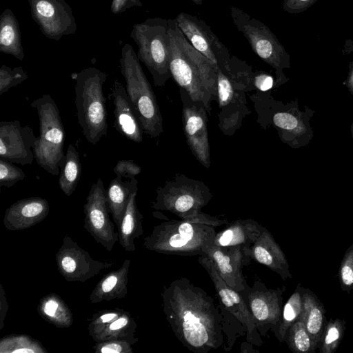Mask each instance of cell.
Instances as JSON below:
<instances>
[{
	"label": "cell",
	"mask_w": 353,
	"mask_h": 353,
	"mask_svg": "<svg viewBox=\"0 0 353 353\" xmlns=\"http://www.w3.org/2000/svg\"><path fill=\"white\" fill-rule=\"evenodd\" d=\"M161 298L169 326L190 351L208 353L223 344L220 310L203 288L182 277L164 287Z\"/></svg>",
	"instance_id": "1"
},
{
	"label": "cell",
	"mask_w": 353,
	"mask_h": 353,
	"mask_svg": "<svg viewBox=\"0 0 353 353\" xmlns=\"http://www.w3.org/2000/svg\"><path fill=\"white\" fill-rule=\"evenodd\" d=\"M170 36V71L179 86L190 99L210 111V102L217 97L218 68L188 41L174 19H168Z\"/></svg>",
	"instance_id": "2"
},
{
	"label": "cell",
	"mask_w": 353,
	"mask_h": 353,
	"mask_svg": "<svg viewBox=\"0 0 353 353\" xmlns=\"http://www.w3.org/2000/svg\"><path fill=\"white\" fill-rule=\"evenodd\" d=\"M228 223L226 219L207 214L195 219L164 221L143 239V246L160 254L203 255L205 249L213 243L216 227Z\"/></svg>",
	"instance_id": "3"
},
{
	"label": "cell",
	"mask_w": 353,
	"mask_h": 353,
	"mask_svg": "<svg viewBox=\"0 0 353 353\" xmlns=\"http://www.w3.org/2000/svg\"><path fill=\"white\" fill-rule=\"evenodd\" d=\"M72 77L76 81L78 123L86 140L95 145L108 131L106 99L103 91L107 74L94 67H88Z\"/></svg>",
	"instance_id": "4"
},
{
	"label": "cell",
	"mask_w": 353,
	"mask_h": 353,
	"mask_svg": "<svg viewBox=\"0 0 353 353\" xmlns=\"http://www.w3.org/2000/svg\"><path fill=\"white\" fill-rule=\"evenodd\" d=\"M119 63L128 96L143 132L152 138L159 137L163 131L159 107L137 54L128 43L121 48Z\"/></svg>",
	"instance_id": "5"
},
{
	"label": "cell",
	"mask_w": 353,
	"mask_h": 353,
	"mask_svg": "<svg viewBox=\"0 0 353 353\" xmlns=\"http://www.w3.org/2000/svg\"><path fill=\"white\" fill-rule=\"evenodd\" d=\"M30 105L37 110L39 121V135L33 148L35 160L44 170L57 176L66 158L63 152L65 134L59 110L48 94L32 101Z\"/></svg>",
	"instance_id": "6"
},
{
	"label": "cell",
	"mask_w": 353,
	"mask_h": 353,
	"mask_svg": "<svg viewBox=\"0 0 353 353\" xmlns=\"http://www.w3.org/2000/svg\"><path fill=\"white\" fill-rule=\"evenodd\" d=\"M130 38L138 47L137 57L152 76L155 85L162 86L172 76L170 71V36L168 19L148 18L132 26Z\"/></svg>",
	"instance_id": "7"
},
{
	"label": "cell",
	"mask_w": 353,
	"mask_h": 353,
	"mask_svg": "<svg viewBox=\"0 0 353 353\" xmlns=\"http://www.w3.org/2000/svg\"><path fill=\"white\" fill-rule=\"evenodd\" d=\"M212 198V194L203 182L176 174L157 189V196L152 203L156 210L170 212L180 219L190 220L203 216L201 208Z\"/></svg>",
	"instance_id": "8"
},
{
	"label": "cell",
	"mask_w": 353,
	"mask_h": 353,
	"mask_svg": "<svg viewBox=\"0 0 353 353\" xmlns=\"http://www.w3.org/2000/svg\"><path fill=\"white\" fill-rule=\"evenodd\" d=\"M230 10L234 24L253 52L275 70L277 82L284 81L283 70L290 68V57L275 34L265 23L243 10L232 6Z\"/></svg>",
	"instance_id": "9"
},
{
	"label": "cell",
	"mask_w": 353,
	"mask_h": 353,
	"mask_svg": "<svg viewBox=\"0 0 353 353\" xmlns=\"http://www.w3.org/2000/svg\"><path fill=\"white\" fill-rule=\"evenodd\" d=\"M285 287L271 289L260 281L246 285L239 293L245 300L261 336L271 330L276 336L282 316L283 293Z\"/></svg>",
	"instance_id": "10"
},
{
	"label": "cell",
	"mask_w": 353,
	"mask_h": 353,
	"mask_svg": "<svg viewBox=\"0 0 353 353\" xmlns=\"http://www.w3.org/2000/svg\"><path fill=\"white\" fill-rule=\"evenodd\" d=\"M84 228L108 251H112L119 240V232L109 216L106 190L101 178L94 183L83 205Z\"/></svg>",
	"instance_id": "11"
},
{
	"label": "cell",
	"mask_w": 353,
	"mask_h": 353,
	"mask_svg": "<svg viewBox=\"0 0 353 353\" xmlns=\"http://www.w3.org/2000/svg\"><path fill=\"white\" fill-rule=\"evenodd\" d=\"M190 44L218 68L225 70L230 60L229 50L202 19L183 12L175 18Z\"/></svg>",
	"instance_id": "12"
},
{
	"label": "cell",
	"mask_w": 353,
	"mask_h": 353,
	"mask_svg": "<svg viewBox=\"0 0 353 353\" xmlns=\"http://www.w3.org/2000/svg\"><path fill=\"white\" fill-rule=\"evenodd\" d=\"M32 19L48 39L59 41L77 31L70 6L65 0H28Z\"/></svg>",
	"instance_id": "13"
},
{
	"label": "cell",
	"mask_w": 353,
	"mask_h": 353,
	"mask_svg": "<svg viewBox=\"0 0 353 353\" xmlns=\"http://www.w3.org/2000/svg\"><path fill=\"white\" fill-rule=\"evenodd\" d=\"M59 272L69 282H85L112 266L113 263L95 260L71 237L65 235L56 255Z\"/></svg>",
	"instance_id": "14"
},
{
	"label": "cell",
	"mask_w": 353,
	"mask_h": 353,
	"mask_svg": "<svg viewBox=\"0 0 353 353\" xmlns=\"http://www.w3.org/2000/svg\"><path fill=\"white\" fill-rule=\"evenodd\" d=\"M198 262L206 270L214 283L219 301L244 326L246 330V341L252 345L260 347L263 344L261 336L241 294L226 284L208 256H199Z\"/></svg>",
	"instance_id": "15"
},
{
	"label": "cell",
	"mask_w": 353,
	"mask_h": 353,
	"mask_svg": "<svg viewBox=\"0 0 353 353\" xmlns=\"http://www.w3.org/2000/svg\"><path fill=\"white\" fill-rule=\"evenodd\" d=\"M183 92V132L188 145L197 161L205 168L210 166V145L208 130L207 110L201 102L192 101L188 93Z\"/></svg>",
	"instance_id": "16"
},
{
	"label": "cell",
	"mask_w": 353,
	"mask_h": 353,
	"mask_svg": "<svg viewBox=\"0 0 353 353\" xmlns=\"http://www.w3.org/2000/svg\"><path fill=\"white\" fill-rule=\"evenodd\" d=\"M37 137L28 125L17 121L0 122V159L22 165H32Z\"/></svg>",
	"instance_id": "17"
},
{
	"label": "cell",
	"mask_w": 353,
	"mask_h": 353,
	"mask_svg": "<svg viewBox=\"0 0 353 353\" xmlns=\"http://www.w3.org/2000/svg\"><path fill=\"white\" fill-rule=\"evenodd\" d=\"M203 255L210 259L228 285L239 292L244 290L248 283L242 274V268L249 265L252 259L250 248L211 244L205 249Z\"/></svg>",
	"instance_id": "18"
},
{
	"label": "cell",
	"mask_w": 353,
	"mask_h": 353,
	"mask_svg": "<svg viewBox=\"0 0 353 353\" xmlns=\"http://www.w3.org/2000/svg\"><path fill=\"white\" fill-rule=\"evenodd\" d=\"M314 112L306 108L300 111L299 107L279 110L273 116V125L281 141L292 148L307 145L314 137L310 119Z\"/></svg>",
	"instance_id": "19"
},
{
	"label": "cell",
	"mask_w": 353,
	"mask_h": 353,
	"mask_svg": "<svg viewBox=\"0 0 353 353\" xmlns=\"http://www.w3.org/2000/svg\"><path fill=\"white\" fill-rule=\"evenodd\" d=\"M108 94L114 104V127L130 141L140 143L143 141V130L128 96L125 88L114 79Z\"/></svg>",
	"instance_id": "20"
},
{
	"label": "cell",
	"mask_w": 353,
	"mask_h": 353,
	"mask_svg": "<svg viewBox=\"0 0 353 353\" xmlns=\"http://www.w3.org/2000/svg\"><path fill=\"white\" fill-rule=\"evenodd\" d=\"M50 212L46 199L34 196L17 201L6 210L3 223L10 231L30 228L43 221Z\"/></svg>",
	"instance_id": "21"
},
{
	"label": "cell",
	"mask_w": 353,
	"mask_h": 353,
	"mask_svg": "<svg viewBox=\"0 0 353 353\" xmlns=\"http://www.w3.org/2000/svg\"><path fill=\"white\" fill-rule=\"evenodd\" d=\"M250 252L252 259L276 272L283 280L292 278L284 252L265 228L250 248Z\"/></svg>",
	"instance_id": "22"
},
{
	"label": "cell",
	"mask_w": 353,
	"mask_h": 353,
	"mask_svg": "<svg viewBox=\"0 0 353 353\" xmlns=\"http://www.w3.org/2000/svg\"><path fill=\"white\" fill-rule=\"evenodd\" d=\"M264 227L253 219H239L230 222L223 230L216 232L213 245L250 248Z\"/></svg>",
	"instance_id": "23"
},
{
	"label": "cell",
	"mask_w": 353,
	"mask_h": 353,
	"mask_svg": "<svg viewBox=\"0 0 353 353\" xmlns=\"http://www.w3.org/2000/svg\"><path fill=\"white\" fill-rule=\"evenodd\" d=\"M130 265V259H125L118 270L105 274L90 295L91 303L124 298L128 293Z\"/></svg>",
	"instance_id": "24"
},
{
	"label": "cell",
	"mask_w": 353,
	"mask_h": 353,
	"mask_svg": "<svg viewBox=\"0 0 353 353\" xmlns=\"http://www.w3.org/2000/svg\"><path fill=\"white\" fill-rule=\"evenodd\" d=\"M137 191L138 186L131 192L120 227L118 228L119 243L127 252L135 250L134 239L143 234V217L136 203Z\"/></svg>",
	"instance_id": "25"
},
{
	"label": "cell",
	"mask_w": 353,
	"mask_h": 353,
	"mask_svg": "<svg viewBox=\"0 0 353 353\" xmlns=\"http://www.w3.org/2000/svg\"><path fill=\"white\" fill-rule=\"evenodd\" d=\"M301 320L318 347L325 325V311L321 302L310 291L303 289Z\"/></svg>",
	"instance_id": "26"
},
{
	"label": "cell",
	"mask_w": 353,
	"mask_h": 353,
	"mask_svg": "<svg viewBox=\"0 0 353 353\" xmlns=\"http://www.w3.org/2000/svg\"><path fill=\"white\" fill-rule=\"evenodd\" d=\"M0 51L20 61L24 58L19 21L9 8L0 15Z\"/></svg>",
	"instance_id": "27"
},
{
	"label": "cell",
	"mask_w": 353,
	"mask_h": 353,
	"mask_svg": "<svg viewBox=\"0 0 353 353\" xmlns=\"http://www.w3.org/2000/svg\"><path fill=\"white\" fill-rule=\"evenodd\" d=\"M39 316L58 328H66L72 325L71 310L61 296L54 293L43 296L37 305Z\"/></svg>",
	"instance_id": "28"
},
{
	"label": "cell",
	"mask_w": 353,
	"mask_h": 353,
	"mask_svg": "<svg viewBox=\"0 0 353 353\" xmlns=\"http://www.w3.org/2000/svg\"><path fill=\"white\" fill-rule=\"evenodd\" d=\"M137 185L135 178L123 181L117 176L108 185L106 190L108 205L117 228L120 227L130 194Z\"/></svg>",
	"instance_id": "29"
},
{
	"label": "cell",
	"mask_w": 353,
	"mask_h": 353,
	"mask_svg": "<svg viewBox=\"0 0 353 353\" xmlns=\"http://www.w3.org/2000/svg\"><path fill=\"white\" fill-rule=\"evenodd\" d=\"M137 323L130 314L124 310L117 319L110 323L94 339L95 342L108 340H125L134 345L139 339L135 337Z\"/></svg>",
	"instance_id": "30"
},
{
	"label": "cell",
	"mask_w": 353,
	"mask_h": 353,
	"mask_svg": "<svg viewBox=\"0 0 353 353\" xmlns=\"http://www.w3.org/2000/svg\"><path fill=\"white\" fill-rule=\"evenodd\" d=\"M65 157V164L59 179V185L63 192L70 196L79 183L81 165L79 152L72 144L68 145Z\"/></svg>",
	"instance_id": "31"
},
{
	"label": "cell",
	"mask_w": 353,
	"mask_h": 353,
	"mask_svg": "<svg viewBox=\"0 0 353 353\" xmlns=\"http://www.w3.org/2000/svg\"><path fill=\"white\" fill-rule=\"evenodd\" d=\"M0 353H48L41 342L29 335L12 334L0 340Z\"/></svg>",
	"instance_id": "32"
},
{
	"label": "cell",
	"mask_w": 353,
	"mask_h": 353,
	"mask_svg": "<svg viewBox=\"0 0 353 353\" xmlns=\"http://www.w3.org/2000/svg\"><path fill=\"white\" fill-rule=\"evenodd\" d=\"M303 288L299 284L283 307L281 324L276 336L279 342H283L289 327L299 319L302 312Z\"/></svg>",
	"instance_id": "33"
},
{
	"label": "cell",
	"mask_w": 353,
	"mask_h": 353,
	"mask_svg": "<svg viewBox=\"0 0 353 353\" xmlns=\"http://www.w3.org/2000/svg\"><path fill=\"white\" fill-rule=\"evenodd\" d=\"M284 341L296 353L312 352L316 348L303 322L298 319L288 330Z\"/></svg>",
	"instance_id": "34"
},
{
	"label": "cell",
	"mask_w": 353,
	"mask_h": 353,
	"mask_svg": "<svg viewBox=\"0 0 353 353\" xmlns=\"http://www.w3.org/2000/svg\"><path fill=\"white\" fill-rule=\"evenodd\" d=\"M345 328L343 319H330L325 325L319 345L321 353H333L343 339Z\"/></svg>",
	"instance_id": "35"
},
{
	"label": "cell",
	"mask_w": 353,
	"mask_h": 353,
	"mask_svg": "<svg viewBox=\"0 0 353 353\" xmlns=\"http://www.w3.org/2000/svg\"><path fill=\"white\" fill-rule=\"evenodd\" d=\"M124 310L114 308L103 310L93 314L88 326V334L94 340L112 321L120 316Z\"/></svg>",
	"instance_id": "36"
},
{
	"label": "cell",
	"mask_w": 353,
	"mask_h": 353,
	"mask_svg": "<svg viewBox=\"0 0 353 353\" xmlns=\"http://www.w3.org/2000/svg\"><path fill=\"white\" fill-rule=\"evenodd\" d=\"M27 79L28 74L22 67L10 68L2 65L0 68V95Z\"/></svg>",
	"instance_id": "37"
},
{
	"label": "cell",
	"mask_w": 353,
	"mask_h": 353,
	"mask_svg": "<svg viewBox=\"0 0 353 353\" xmlns=\"http://www.w3.org/2000/svg\"><path fill=\"white\" fill-rule=\"evenodd\" d=\"M338 276L342 290L350 292L353 289V244L347 248L342 259Z\"/></svg>",
	"instance_id": "38"
},
{
	"label": "cell",
	"mask_w": 353,
	"mask_h": 353,
	"mask_svg": "<svg viewBox=\"0 0 353 353\" xmlns=\"http://www.w3.org/2000/svg\"><path fill=\"white\" fill-rule=\"evenodd\" d=\"M26 176L25 172L12 163L0 159V186L11 188Z\"/></svg>",
	"instance_id": "39"
},
{
	"label": "cell",
	"mask_w": 353,
	"mask_h": 353,
	"mask_svg": "<svg viewBox=\"0 0 353 353\" xmlns=\"http://www.w3.org/2000/svg\"><path fill=\"white\" fill-rule=\"evenodd\" d=\"M132 345L125 340H108L96 342L93 350L96 353H132Z\"/></svg>",
	"instance_id": "40"
},
{
	"label": "cell",
	"mask_w": 353,
	"mask_h": 353,
	"mask_svg": "<svg viewBox=\"0 0 353 353\" xmlns=\"http://www.w3.org/2000/svg\"><path fill=\"white\" fill-rule=\"evenodd\" d=\"M113 171L119 178L131 179L141 172V168L133 160H120L113 168Z\"/></svg>",
	"instance_id": "41"
},
{
	"label": "cell",
	"mask_w": 353,
	"mask_h": 353,
	"mask_svg": "<svg viewBox=\"0 0 353 353\" xmlns=\"http://www.w3.org/2000/svg\"><path fill=\"white\" fill-rule=\"evenodd\" d=\"M318 0H283L282 7L290 14L303 12L311 7Z\"/></svg>",
	"instance_id": "42"
},
{
	"label": "cell",
	"mask_w": 353,
	"mask_h": 353,
	"mask_svg": "<svg viewBox=\"0 0 353 353\" xmlns=\"http://www.w3.org/2000/svg\"><path fill=\"white\" fill-rule=\"evenodd\" d=\"M252 82L255 87L261 91H267L274 85V78L263 72H252Z\"/></svg>",
	"instance_id": "43"
},
{
	"label": "cell",
	"mask_w": 353,
	"mask_h": 353,
	"mask_svg": "<svg viewBox=\"0 0 353 353\" xmlns=\"http://www.w3.org/2000/svg\"><path fill=\"white\" fill-rule=\"evenodd\" d=\"M142 6L140 0H112L110 4V11L114 14H118L130 8Z\"/></svg>",
	"instance_id": "44"
},
{
	"label": "cell",
	"mask_w": 353,
	"mask_h": 353,
	"mask_svg": "<svg viewBox=\"0 0 353 353\" xmlns=\"http://www.w3.org/2000/svg\"><path fill=\"white\" fill-rule=\"evenodd\" d=\"M8 310V303L6 292L3 285L0 284V330L4 327V321Z\"/></svg>",
	"instance_id": "45"
},
{
	"label": "cell",
	"mask_w": 353,
	"mask_h": 353,
	"mask_svg": "<svg viewBox=\"0 0 353 353\" xmlns=\"http://www.w3.org/2000/svg\"><path fill=\"white\" fill-rule=\"evenodd\" d=\"M343 84L347 87L349 92L353 94V61L350 63L349 72Z\"/></svg>",
	"instance_id": "46"
},
{
	"label": "cell",
	"mask_w": 353,
	"mask_h": 353,
	"mask_svg": "<svg viewBox=\"0 0 353 353\" xmlns=\"http://www.w3.org/2000/svg\"><path fill=\"white\" fill-rule=\"evenodd\" d=\"M344 51L346 53H350L353 52V41L351 40H347L344 46Z\"/></svg>",
	"instance_id": "47"
},
{
	"label": "cell",
	"mask_w": 353,
	"mask_h": 353,
	"mask_svg": "<svg viewBox=\"0 0 353 353\" xmlns=\"http://www.w3.org/2000/svg\"><path fill=\"white\" fill-rule=\"evenodd\" d=\"M191 1L198 6L203 5V0H191Z\"/></svg>",
	"instance_id": "48"
},
{
	"label": "cell",
	"mask_w": 353,
	"mask_h": 353,
	"mask_svg": "<svg viewBox=\"0 0 353 353\" xmlns=\"http://www.w3.org/2000/svg\"><path fill=\"white\" fill-rule=\"evenodd\" d=\"M351 133H352V138H353V123L351 125Z\"/></svg>",
	"instance_id": "49"
}]
</instances>
